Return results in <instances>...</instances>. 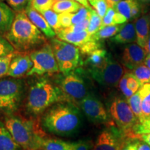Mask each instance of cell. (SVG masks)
Returning <instances> with one entry per match:
<instances>
[{
	"label": "cell",
	"mask_w": 150,
	"mask_h": 150,
	"mask_svg": "<svg viewBox=\"0 0 150 150\" xmlns=\"http://www.w3.org/2000/svg\"><path fill=\"white\" fill-rule=\"evenodd\" d=\"M131 72L136 76L141 86L150 83V69L144 63L131 70Z\"/></svg>",
	"instance_id": "4316f807"
},
{
	"label": "cell",
	"mask_w": 150,
	"mask_h": 150,
	"mask_svg": "<svg viewBox=\"0 0 150 150\" xmlns=\"http://www.w3.org/2000/svg\"><path fill=\"white\" fill-rule=\"evenodd\" d=\"M16 51L12 45L6 39V38L0 36V56L7 55Z\"/></svg>",
	"instance_id": "d590c367"
},
{
	"label": "cell",
	"mask_w": 150,
	"mask_h": 150,
	"mask_svg": "<svg viewBox=\"0 0 150 150\" xmlns=\"http://www.w3.org/2000/svg\"><path fill=\"white\" fill-rule=\"evenodd\" d=\"M136 43L145 48L150 35V15H142L134 20Z\"/></svg>",
	"instance_id": "2e32d148"
},
{
	"label": "cell",
	"mask_w": 150,
	"mask_h": 150,
	"mask_svg": "<svg viewBox=\"0 0 150 150\" xmlns=\"http://www.w3.org/2000/svg\"><path fill=\"white\" fill-rule=\"evenodd\" d=\"M23 95V83L18 78L0 79V110L13 112L18 109Z\"/></svg>",
	"instance_id": "ba28073f"
},
{
	"label": "cell",
	"mask_w": 150,
	"mask_h": 150,
	"mask_svg": "<svg viewBox=\"0 0 150 150\" xmlns=\"http://www.w3.org/2000/svg\"><path fill=\"white\" fill-rule=\"evenodd\" d=\"M79 105L91 122L100 123L108 120V114L104 105L98 98L91 94H88L82 99Z\"/></svg>",
	"instance_id": "8fae6325"
},
{
	"label": "cell",
	"mask_w": 150,
	"mask_h": 150,
	"mask_svg": "<svg viewBox=\"0 0 150 150\" xmlns=\"http://www.w3.org/2000/svg\"><path fill=\"white\" fill-rule=\"evenodd\" d=\"M81 118L79 110L74 104L59 102L46 110L42 125L52 134L69 136L79 130L81 124Z\"/></svg>",
	"instance_id": "6da1fadb"
},
{
	"label": "cell",
	"mask_w": 150,
	"mask_h": 150,
	"mask_svg": "<svg viewBox=\"0 0 150 150\" xmlns=\"http://www.w3.org/2000/svg\"><path fill=\"white\" fill-rule=\"evenodd\" d=\"M75 1H78L79 3H80L83 6L86 7V8H91V6H90V4L88 2V0H75Z\"/></svg>",
	"instance_id": "7dc6e473"
},
{
	"label": "cell",
	"mask_w": 150,
	"mask_h": 150,
	"mask_svg": "<svg viewBox=\"0 0 150 150\" xmlns=\"http://www.w3.org/2000/svg\"><path fill=\"white\" fill-rule=\"evenodd\" d=\"M127 87L129 90H131L133 93H135L138 91L141 87L140 82L137 79L131 71H128V78H127Z\"/></svg>",
	"instance_id": "f35d334b"
},
{
	"label": "cell",
	"mask_w": 150,
	"mask_h": 150,
	"mask_svg": "<svg viewBox=\"0 0 150 150\" xmlns=\"http://www.w3.org/2000/svg\"><path fill=\"white\" fill-rule=\"evenodd\" d=\"M50 44L61 73L67 75L79 66L81 62L79 47L58 38H51Z\"/></svg>",
	"instance_id": "5b68a950"
},
{
	"label": "cell",
	"mask_w": 150,
	"mask_h": 150,
	"mask_svg": "<svg viewBox=\"0 0 150 150\" xmlns=\"http://www.w3.org/2000/svg\"><path fill=\"white\" fill-rule=\"evenodd\" d=\"M144 64H145L150 69V55H149V54H147V57H146L145 61H144Z\"/></svg>",
	"instance_id": "f907efd6"
},
{
	"label": "cell",
	"mask_w": 150,
	"mask_h": 150,
	"mask_svg": "<svg viewBox=\"0 0 150 150\" xmlns=\"http://www.w3.org/2000/svg\"><path fill=\"white\" fill-rule=\"evenodd\" d=\"M5 125L0 122V150H21Z\"/></svg>",
	"instance_id": "603a6c76"
},
{
	"label": "cell",
	"mask_w": 150,
	"mask_h": 150,
	"mask_svg": "<svg viewBox=\"0 0 150 150\" xmlns=\"http://www.w3.org/2000/svg\"><path fill=\"white\" fill-rule=\"evenodd\" d=\"M24 11L31 20V22L42 31V33L45 35L46 38H53L55 37L56 35L55 31L50 27L45 18L38 11L33 9L29 4Z\"/></svg>",
	"instance_id": "9a60e30c"
},
{
	"label": "cell",
	"mask_w": 150,
	"mask_h": 150,
	"mask_svg": "<svg viewBox=\"0 0 150 150\" xmlns=\"http://www.w3.org/2000/svg\"><path fill=\"white\" fill-rule=\"evenodd\" d=\"M122 24H116V25H110L106 26L102 28H100L95 34L93 35L94 39L96 40L100 41L104 39L109 38L113 37L122 28Z\"/></svg>",
	"instance_id": "484cf974"
},
{
	"label": "cell",
	"mask_w": 150,
	"mask_h": 150,
	"mask_svg": "<svg viewBox=\"0 0 150 150\" xmlns=\"http://www.w3.org/2000/svg\"><path fill=\"white\" fill-rule=\"evenodd\" d=\"M105 1L107 3L108 7L113 8V7L115 6V5L120 1V0H105Z\"/></svg>",
	"instance_id": "c3c4849f"
},
{
	"label": "cell",
	"mask_w": 150,
	"mask_h": 150,
	"mask_svg": "<svg viewBox=\"0 0 150 150\" xmlns=\"http://www.w3.org/2000/svg\"><path fill=\"white\" fill-rule=\"evenodd\" d=\"M102 22V18L99 16L95 9L90 8V21L88 32L91 35H94L101 28Z\"/></svg>",
	"instance_id": "83f0119b"
},
{
	"label": "cell",
	"mask_w": 150,
	"mask_h": 150,
	"mask_svg": "<svg viewBox=\"0 0 150 150\" xmlns=\"http://www.w3.org/2000/svg\"><path fill=\"white\" fill-rule=\"evenodd\" d=\"M40 13L42 14V16L45 18L47 22L50 24V27L55 31L56 33L61 29L59 21V14L57 13H56L52 9H50V10L42 11Z\"/></svg>",
	"instance_id": "f1b7e54d"
},
{
	"label": "cell",
	"mask_w": 150,
	"mask_h": 150,
	"mask_svg": "<svg viewBox=\"0 0 150 150\" xmlns=\"http://www.w3.org/2000/svg\"><path fill=\"white\" fill-rule=\"evenodd\" d=\"M55 0H29V4L39 13L52 9Z\"/></svg>",
	"instance_id": "f546056e"
},
{
	"label": "cell",
	"mask_w": 150,
	"mask_h": 150,
	"mask_svg": "<svg viewBox=\"0 0 150 150\" xmlns=\"http://www.w3.org/2000/svg\"><path fill=\"white\" fill-rule=\"evenodd\" d=\"M32 67L33 62L29 52L15 51L7 76L13 78H20L27 74Z\"/></svg>",
	"instance_id": "7c38bea8"
},
{
	"label": "cell",
	"mask_w": 150,
	"mask_h": 150,
	"mask_svg": "<svg viewBox=\"0 0 150 150\" xmlns=\"http://www.w3.org/2000/svg\"><path fill=\"white\" fill-rule=\"evenodd\" d=\"M67 102L59 86L46 79H40L30 86L27 99V109L29 113L39 115L54 104Z\"/></svg>",
	"instance_id": "3957f363"
},
{
	"label": "cell",
	"mask_w": 150,
	"mask_h": 150,
	"mask_svg": "<svg viewBox=\"0 0 150 150\" xmlns=\"http://www.w3.org/2000/svg\"><path fill=\"white\" fill-rule=\"evenodd\" d=\"M141 107V115L139 122H142L150 116V91L142 99Z\"/></svg>",
	"instance_id": "d6a6232c"
},
{
	"label": "cell",
	"mask_w": 150,
	"mask_h": 150,
	"mask_svg": "<svg viewBox=\"0 0 150 150\" xmlns=\"http://www.w3.org/2000/svg\"><path fill=\"white\" fill-rule=\"evenodd\" d=\"M140 1L143 4H150V0H140Z\"/></svg>",
	"instance_id": "f5cc1de1"
},
{
	"label": "cell",
	"mask_w": 150,
	"mask_h": 150,
	"mask_svg": "<svg viewBox=\"0 0 150 150\" xmlns=\"http://www.w3.org/2000/svg\"><path fill=\"white\" fill-rule=\"evenodd\" d=\"M81 4L75 0H63L55 1L52 6V10L58 14L63 13H74L77 11Z\"/></svg>",
	"instance_id": "d4e9b609"
},
{
	"label": "cell",
	"mask_w": 150,
	"mask_h": 150,
	"mask_svg": "<svg viewBox=\"0 0 150 150\" xmlns=\"http://www.w3.org/2000/svg\"><path fill=\"white\" fill-rule=\"evenodd\" d=\"M116 11L114 8L109 7L108 8L107 12L105 15L104 18H102V22L101 28L106 27V26L114 25V18H115Z\"/></svg>",
	"instance_id": "ab89813d"
},
{
	"label": "cell",
	"mask_w": 150,
	"mask_h": 150,
	"mask_svg": "<svg viewBox=\"0 0 150 150\" xmlns=\"http://www.w3.org/2000/svg\"><path fill=\"white\" fill-rule=\"evenodd\" d=\"M97 1V0H88L89 4H91V6H92L93 7V8L95 7V4H96Z\"/></svg>",
	"instance_id": "816d5d0a"
},
{
	"label": "cell",
	"mask_w": 150,
	"mask_h": 150,
	"mask_svg": "<svg viewBox=\"0 0 150 150\" xmlns=\"http://www.w3.org/2000/svg\"><path fill=\"white\" fill-rule=\"evenodd\" d=\"M122 133L112 129L103 131L97 137L93 150H120Z\"/></svg>",
	"instance_id": "5bb4252c"
},
{
	"label": "cell",
	"mask_w": 150,
	"mask_h": 150,
	"mask_svg": "<svg viewBox=\"0 0 150 150\" xmlns=\"http://www.w3.org/2000/svg\"><path fill=\"white\" fill-rule=\"evenodd\" d=\"M70 145L71 142L45 136L41 139L39 150H69Z\"/></svg>",
	"instance_id": "cb8c5ba5"
},
{
	"label": "cell",
	"mask_w": 150,
	"mask_h": 150,
	"mask_svg": "<svg viewBox=\"0 0 150 150\" xmlns=\"http://www.w3.org/2000/svg\"><path fill=\"white\" fill-rule=\"evenodd\" d=\"M113 8L116 12L122 15L127 21L138 18L141 11L138 0H120Z\"/></svg>",
	"instance_id": "e0dca14e"
},
{
	"label": "cell",
	"mask_w": 150,
	"mask_h": 150,
	"mask_svg": "<svg viewBox=\"0 0 150 150\" xmlns=\"http://www.w3.org/2000/svg\"><path fill=\"white\" fill-rule=\"evenodd\" d=\"M126 72L124 65L112 59L110 55H108L107 61L102 67L88 70L90 75L94 80L106 87L118 86L121 78Z\"/></svg>",
	"instance_id": "9c48e42d"
},
{
	"label": "cell",
	"mask_w": 150,
	"mask_h": 150,
	"mask_svg": "<svg viewBox=\"0 0 150 150\" xmlns=\"http://www.w3.org/2000/svg\"><path fill=\"white\" fill-rule=\"evenodd\" d=\"M147 56V53L145 48L137 43H129L124 48L122 56V64L131 70L144 63Z\"/></svg>",
	"instance_id": "4fadbf2b"
},
{
	"label": "cell",
	"mask_w": 150,
	"mask_h": 150,
	"mask_svg": "<svg viewBox=\"0 0 150 150\" xmlns=\"http://www.w3.org/2000/svg\"><path fill=\"white\" fill-rule=\"evenodd\" d=\"M127 78H128V71H127V72L125 73V74L123 75V76L121 78L120 81L119 83H118V87H119L122 93L123 94L124 96L126 97L127 99H129V97L132 96L134 94L131 90H129L128 88V87H127Z\"/></svg>",
	"instance_id": "e575fe53"
},
{
	"label": "cell",
	"mask_w": 150,
	"mask_h": 150,
	"mask_svg": "<svg viewBox=\"0 0 150 150\" xmlns=\"http://www.w3.org/2000/svg\"><path fill=\"white\" fill-rule=\"evenodd\" d=\"M140 140L136 138H128L122 143L120 150H137Z\"/></svg>",
	"instance_id": "b9f144b4"
},
{
	"label": "cell",
	"mask_w": 150,
	"mask_h": 150,
	"mask_svg": "<svg viewBox=\"0 0 150 150\" xmlns=\"http://www.w3.org/2000/svg\"><path fill=\"white\" fill-rule=\"evenodd\" d=\"M150 91V83H147L144 84L140 87L136 93H135L132 96L127 99L129 106L134 112L135 115L139 120L140 115H141V110H142V102L144 97L149 93Z\"/></svg>",
	"instance_id": "ffe728a7"
},
{
	"label": "cell",
	"mask_w": 150,
	"mask_h": 150,
	"mask_svg": "<svg viewBox=\"0 0 150 150\" xmlns=\"http://www.w3.org/2000/svg\"><path fill=\"white\" fill-rule=\"evenodd\" d=\"M6 1L11 8L17 13L25 10L29 0H6Z\"/></svg>",
	"instance_id": "8d00e7d4"
},
{
	"label": "cell",
	"mask_w": 150,
	"mask_h": 150,
	"mask_svg": "<svg viewBox=\"0 0 150 150\" xmlns=\"http://www.w3.org/2000/svg\"><path fill=\"white\" fill-rule=\"evenodd\" d=\"M109 8L105 0H97L94 9L97 11V13L101 18H103L107 12L108 8Z\"/></svg>",
	"instance_id": "ee69618b"
},
{
	"label": "cell",
	"mask_w": 150,
	"mask_h": 150,
	"mask_svg": "<svg viewBox=\"0 0 150 150\" xmlns=\"http://www.w3.org/2000/svg\"><path fill=\"white\" fill-rule=\"evenodd\" d=\"M90 21V18H87L84 21L79 22V23L72 24L70 27L67 28H64V29H62L67 32H79V31H82L84 30H87Z\"/></svg>",
	"instance_id": "74e56055"
},
{
	"label": "cell",
	"mask_w": 150,
	"mask_h": 150,
	"mask_svg": "<svg viewBox=\"0 0 150 150\" xmlns=\"http://www.w3.org/2000/svg\"><path fill=\"white\" fill-rule=\"evenodd\" d=\"M145 49L146 52H147V54H149V55H150V35H149V38H148L147 45H146Z\"/></svg>",
	"instance_id": "681fc988"
},
{
	"label": "cell",
	"mask_w": 150,
	"mask_h": 150,
	"mask_svg": "<svg viewBox=\"0 0 150 150\" xmlns=\"http://www.w3.org/2000/svg\"><path fill=\"white\" fill-rule=\"evenodd\" d=\"M150 133V116L143 121L139 122L134 129V138H136L138 135Z\"/></svg>",
	"instance_id": "836d02e7"
},
{
	"label": "cell",
	"mask_w": 150,
	"mask_h": 150,
	"mask_svg": "<svg viewBox=\"0 0 150 150\" xmlns=\"http://www.w3.org/2000/svg\"><path fill=\"white\" fill-rule=\"evenodd\" d=\"M56 1H63V0H55Z\"/></svg>",
	"instance_id": "db71d44e"
},
{
	"label": "cell",
	"mask_w": 150,
	"mask_h": 150,
	"mask_svg": "<svg viewBox=\"0 0 150 150\" xmlns=\"http://www.w3.org/2000/svg\"><path fill=\"white\" fill-rule=\"evenodd\" d=\"M59 87L66 97L67 102L77 103L88 95L86 84L79 75L74 71L65 75L60 81Z\"/></svg>",
	"instance_id": "30bf717a"
},
{
	"label": "cell",
	"mask_w": 150,
	"mask_h": 150,
	"mask_svg": "<svg viewBox=\"0 0 150 150\" xmlns=\"http://www.w3.org/2000/svg\"><path fill=\"white\" fill-rule=\"evenodd\" d=\"M137 150H150V146L145 142H140Z\"/></svg>",
	"instance_id": "bcb514c9"
},
{
	"label": "cell",
	"mask_w": 150,
	"mask_h": 150,
	"mask_svg": "<svg viewBox=\"0 0 150 150\" xmlns=\"http://www.w3.org/2000/svg\"><path fill=\"white\" fill-rule=\"evenodd\" d=\"M56 33L58 38L74 45L79 48L92 39V35L88 32L87 30L79 32H67L61 29Z\"/></svg>",
	"instance_id": "ac0fdd59"
},
{
	"label": "cell",
	"mask_w": 150,
	"mask_h": 150,
	"mask_svg": "<svg viewBox=\"0 0 150 150\" xmlns=\"http://www.w3.org/2000/svg\"><path fill=\"white\" fill-rule=\"evenodd\" d=\"M90 8H86L81 5L80 8L76 13H72V25L83 22L87 18H90Z\"/></svg>",
	"instance_id": "4dcf8cb0"
},
{
	"label": "cell",
	"mask_w": 150,
	"mask_h": 150,
	"mask_svg": "<svg viewBox=\"0 0 150 150\" xmlns=\"http://www.w3.org/2000/svg\"><path fill=\"white\" fill-rule=\"evenodd\" d=\"M4 36L18 52H28L47 42L46 36L29 20L24 11L17 12L11 29Z\"/></svg>",
	"instance_id": "7a4b0ae2"
},
{
	"label": "cell",
	"mask_w": 150,
	"mask_h": 150,
	"mask_svg": "<svg viewBox=\"0 0 150 150\" xmlns=\"http://www.w3.org/2000/svg\"><path fill=\"white\" fill-rule=\"evenodd\" d=\"M108 55L107 52L102 48L98 49L91 54H88L85 64L88 67V70H95L101 67L107 61Z\"/></svg>",
	"instance_id": "7402d4cb"
},
{
	"label": "cell",
	"mask_w": 150,
	"mask_h": 150,
	"mask_svg": "<svg viewBox=\"0 0 150 150\" xmlns=\"http://www.w3.org/2000/svg\"><path fill=\"white\" fill-rule=\"evenodd\" d=\"M110 114L121 133L127 138H134V129L139 120L127 101L116 97L110 106Z\"/></svg>",
	"instance_id": "8992f818"
},
{
	"label": "cell",
	"mask_w": 150,
	"mask_h": 150,
	"mask_svg": "<svg viewBox=\"0 0 150 150\" xmlns=\"http://www.w3.org/2000/svg\"><path fill=\"white\" fill-rule=\"evenodd\" d=\"M3 1V0H0V1Z\"/></svg>",
	"instance_id": "11a10c76"
},
{
	"label": "cell",
	"mask_w": 150,
	"mask_h": 150,
	"mask_svg": "<svg viewBox=\"0 0 150 150\" xmlns=\"http://www.w3.org/2000/svg\"><path fill=\"white\" fill-rule=\"evenodd\" d=\"M16 14L10 6L0 1V33L5 34L8 32L14 21Z\"/></svg>",
	"instance_id": "44dd1931"
},
{
	"label": "cell",
	"mask_w": 150,
	"mask_h": 150,
	"mask_svg": "<svg viewBox=\"0 0 150 150\" xmlns=\"http://www.w3.org/2000/svg\"><path fill=\"white\" fill-rule=\"evenodd\" d=\"M137 138L141 140L142 141L146 142L150 146V133H147V134H142L138 135L137 136Z\"/></svg>",
	"instance_id": "f6af8a7d"
},
{
	"label": "cell",
	"mask_w": 150,
	"mask_h": 150,
	"mask_svg": "<svg viewBox=\"0 0 150 150\" xmlns=\"http://www.w3.org/2000/svg\"><path fill=\"white\" fill-rule=\"evenodd\" d=\"M33 67L27 75H43L60 72L53 50L50 43L47 42L40 47L29 52Z\"/></svg>",
	"instance_id": "52a82bcc"
},
{
	"label": "cell",
	"mask_w": 150,
	"mask_h": 150,
	"mask_svg": "<svg viewBox=\"0 0 150 150\" xmlns=\"http://www.w3.org/2000/svg\"><path fill=\"white\" fill-rule=\"evenodd\" d=\"M4 125L22 149L39 150L41 139L45 135L37 130L32 121L11 116L6 118Z\"/></svg>",
	"instance_id": "277c9868"
},
{
	"label": "cell",
	"mask_w": 150,
	"mask_h": 150,
	"mask_svg": "<svg viewBox=\"0 0 150 150\" xmlns=\"http://www.w3.org/2000/svg\"><path fill=\"white\" fill-rule=\"evenodd\" d=\"M93 143L90 140H79L76 142H71L69 150H91Z\"/></svg>",
	"instance_id": "60d3db41"
},
{
	"label": "cell",
	"mask_w": 150,
	"mask_h": 150,
	"mask_svg": "<svg viewBox=\"0 0 150 150\" xmlns=\"http://www.w3.org/2000/svg\"><path fill=\"white\" fill-rule=\"evenodd\" d=\"M14 52L7 55L0 56V78L8 74L9 67H10L11 60L13 57Z\"/></svg>",
	"instance_id": "1f68e13d"
},
{
	"label": "cell",
	"mask_w": 150,
	"mask_h": 150,
	"mask_svg": "<svg viewBox=\"0 0 150 150\" xmlns=\"http://www.w3.org/2000/svg\"><path fill=\"white\" fill-rule=\"evenodd\" d=\"M72 13H63L59 14V21L61 29L67 28L72 25Z\"/></svg>",
	"instance_id": "7bdbcfd3"
},
{
	"label": "cell",
	"mask_w": 150,
	"mask_h": 150,
	"mask_svg": "<svg viewBox=\"0 0 150 150\" xmlns=\"http://www.w3.org/2000/svg\"><path fill=\"white\" fill-rule=\"evenodd\" d=\"M110 40L116 44H129L136 42L134 22H129L123 24L119 32L112 37Z\"/></svg>",
	"instance_id": "d6986e66"
}]
</instances>
